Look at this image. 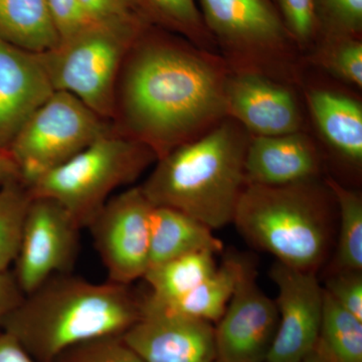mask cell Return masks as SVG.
<instances>
[{
	"instance_id": "obj_1",
	"label": "cell",
	"mask_w": 362,
	"mask_h": 362,
	"mask_svg": "<svg viewBox=\"0 0 362 362\" xmlns=\"http://www.w3.org/2000/svg\"><path fill=\"white\" fill-rule=\"evenodd\" d=\"M230 73L220 54L147 25L119 71L112 126L161 158L226 118Z\"/></svg>"
},
{
	"instance_id": "obj_2",
	"label": "cell",
	"mask_w": 362,
	"mask_h": 362,
	"mask_svg": "<svg viewBox=\"0 0 362 362\" xmlns=\"http://www.w3.org/2000/svg\"><path fill=\"white\" fill-rule=\"evenodd\" d=\"M143 298L130 285L93 283L59 274L23 295L4 320L13 335L37 362H52L76 345L122 337L142 316Z\"/></svg>"
},
{
	"instance_id": "obj_3",
	"label": "cell",
	"mask_w": 362,
	"mask_h": 362,
	"mask_svg": "<svg viewBox=\"0 0 362 362\" xmlns=\"http://www.w3.org/2000/svg\"><path fill=\"white\" fill-rule=\"evenodd\" d=\"M251 135L233 119L157 159L142 183L154 206L177 209L218 230L233 223L247 187L245 160Z\"/></svg>"
},
{
	"instance_id": "obj_4",
	"label": "cell",
	"mask_w": 362,
	"mask_h": 362,
	"mask_svg": "<svg viewBox=\"0 0 362 362\" xmlns=\"http://www.w3.org/2000/svg\"><path fill=\"white\" fill-rule=\"evenodd\" d=\"M331 197L321 180L283 187L247 185L233 223L247 244L279 263L318 272L331 245Z\"/></svg>"
},
{
	"instance_id": "obj_5",
	"label": "cell",
	"mask_w": 362,
	"mask_h": 362,
	"mask_svg": "<svg viewBox=\"0 0 362 362\" xmlns=\"http://www.w3.org/2000/svg\"><path fill=\"white\" fill-rule=\"evenodd\" d=\"M218 54L233 73L259 74L301 86L303 54L274 0H199Z\"/></svg>"
},
{
	"instance_id": "obj_6",
	"label": "cell",
	"mask_w": 362,
	"mask_h": 362,
	"mask_svg": "<svg viewBox=\"0 0 362 362\" xmlns=\"http://www.w3.org/2000/svg\"><path fill=\"white\" fill-rule=\"evenodd\" d=\"M156 160L146 145L112 128L28 188L33 197L58 202L81 228H87L117 190L134 183Z\"/></svg>"
},
{
	"instance_id": "obj_7",
	"label": "cell",
	"mask_w": 362,
	"mask_h": 362,
	"mask_svg": "<svg viewBox=\"0 0 362 362\" xmlns=\"http://www.w3.org/2000/svg\"><path fill=\"white\" fill-rule=\"evenodd\" d=\"M147 25L90 23L56 49L40 54L54 90L77 98L112 123L119 71L128 49Z\"/></svg>"
},
{
	"instance_id": "obj_8",
	"label": "cell",
	"mask_w": 362,
	"mask_h": 362,
	"mask_svg": "<svg viewBox=\"0 0 362 362\" xmlns=\"http://www.w3.org/2000/svg\"><path fill=\"white\" fill-rule=\"evenodd\" d=\"M104 120L77 98L54 92L18 131L7 151L21 181H33L80 153L112 130Z\"/></svg>"
},
{
	"instance_id": "obj_9",
	"label": "cell",
	"mask_w": 362,
	"mask_h": 362,
	"mask_svg": "<svg viewBox=\"0 0 362 362\" xmlns=\"http://www.w3.org/2000/svg\"><path fill=\"white\" fill-rule=\"evenodd\" d=\"M152 209L137 185L114 194L87 226L111 282L131 285L148 270Z\"/></svg>"
},
{
	"instance_id": "obj_10",
	"label": "cell",
	"mask_w": 362,
	"mask_h": 362,
	"mask_svg": "<svg viewBox=\"0 0 362 362\" xmlns=\"http://www.w3.org/2000/svg\"><path fill=\"white\" fill-rule=\"evenodd\" d=\"M252 259L240 256L235 290L214 328L216 361L266 362L278 327L275 301L259 288Z\"/></svg>"
},
{
	"instance_id": "obj_11",
	"label": "cell",
	"mask_w": 362,
	"mask_h": 362,
	"mask_svg": "<svg viewBox=\"0 0 362 362\" xmlns=\"http://www.w3.org/2000/svg\"><path fill=\"white\" fill-rule=\"evenodd\" d=\"M80 226L58 202L33 197L13 272L23 295L49 279L71 273L77 259Z\"/></svg>"
},
{
	"instance_id": "obj_12",
	"label": "cell",
	"mask_w": 362,
	"mask_h": 362,
	"mask_svg": "<svg viewBox=\"0 0 362 362\" xmlns=\"http://www.w3.org/2000/svg\"><path fill=\"white\" fill-rule=\"evenodd\" d=\"M270 277L277 286V331L266 362H300L316 349L322 324L324 289L317 272L276 262Z\"/></svg>"
},
{
	"instance_id": "obj_13",
	"label": "cell",
	"mask_w": 362,
	"mask_h": 362,
	"mask_svg": "<svg viewBox=\"0 0 362 362\" xmlns=\"http://www.w3.org/2000/svg\"><path fill=\"white\" fill-rule=\"evenodd\" d=\"M226 117L251 136L305 131V118L294 87L252 73H233L226 85Z\"/></svg>"
},
{
	"instance_id": "obj_14",
	"label": "cell",
	"mask_w": 362,
	"mask_h": 362,
	"mask_svg": "<svg viewBox=\"0 0 362 362\" xmlns=\"http://www.w3.org/2000/svg\"><path fill=\"white\" fill-rule=\"evenodd\" d=\"M144 362H216L213 324L157 310L143 302L142 316L122 335Z\"/></svg>"
},
{
	"instance_id": "obj_15",
	"label": "cell",
	"mask_w": 362,
	"mask_h": 362,
	"mask_svg": "<svg viewBox=\"0 0 362 362\" xmlns=\"http://www.w3.org/2000/svg\"><path fill=\"white\" fill-rule=\"evenodd\" d=\"M54 92L39 54L0 40V148Z\"/></svg>"
},
{
	"instance_id": "obj_16",
	"label": "cell",
	"mask_w": 362,
	"mask_h": 362,
	"mask_svg": "<svg viewBox=\"0 0 362 362\" xmlns=\"http://www.w3.org/2000/svg\"><path fill=\"white\" fill-rule=\"evenodd\" d=\"M322 156L306 131L251 136L245 173L247 185L283 187L321 180Z\"/></svg>"
},
{
	"instance_id": "obj_17",
	"label": "cell",
	"mask_w": 362,
	"mask_h": 362,
	"mask_svg": "<svg viewBox=\"0 0 362 362\" xmlns=\"http://www.w3.org/2000/svg\"><path fill=\"white\" fill-rule=\"evenodd\" d=\"M309 115L321 139L350 168L362 165V104L356 97L334 88L304 86Z\"/></svg>"
},
{
	"instance_id": "obj_18",
	"label": "cell",
	"mask_w": 362,
	"mask_h": 362,
	"mask_svg": "<svg viewBox=\"0 0 362 362\" xmlns=\"http://www.w3.org/2000/svg\"><path fill=\"white\" fill-rule=\"evenodd\" d=\"M213 232L182 211L153 206L150 216L149 268L190 252L218 254L223 244Z\"/></svg>"
},
{
	"instance_id": "obj_19",
	"label": "cell",
	"mask_w": 362,
	"mask_h": 362,
	"mask_svg": "<svg viewBox=\"0 0 362 362\" xmlns=\"http://www.w3.org/2000/svg\"><path fill=\"white\" fill-rule=\"evenodd\" d=\"M0 40L37 54L61 42L45 0H0Z\"/></svg>"
},
{
	"instance_id": "obj_20",
	"label": "cell",
	"mask_w": 362,
	"mask_h": 362,
	"mask_svg": "<svg viewBox=\"0 0 362 362\" xmlns=\"http://www.w3.org/2000/svg\"><path fill=\"white\" fill-rule=\"evenodd\" d=\"M238 267L239 255L228 254L211 276L180 299L168 304L156 305L144 297L143 302L146 306L166 313L218 323L235 290Z\"/></svg>"
},
{
	"instance_id": "obj_21",
	"label": "cell",
	"mask_w": 362,
	"mask_h": 362,
	"mask_svg": "<svg viewBox=\"0 0 362 362\" xmlns=\"http://www.w3.org/2000/svg\"><path fill=\"white\" fill-rule=\"evenodd\" d=\"M214 256L209 251L190 252L150 267L143 277L151 290L145 298L164 305L185 296L216 270Z\"/></svg>"
},
{
	"instance_id": "obj_22",
	"label": "cell",
	"mask_w": 362,
	"mask_h": 362,
	"mask_svg": "<svg viewBox=\"0 0 362 362\" xmlns=\"http://www.w3.org/2000/svg\"><path fill=\"white\" fill-rule=\"evenodd\" d=\"M147 23L218 54L195 0H135Z\"/></svg>"
},
{
	"instance_id": "obj_23",
	"label": "cell",
	"mask_w": 362,
	"mask_h": 362,
	"mask_svg": "<svg viewBox=\"0 0 362 362\" xmlns=\"http://www.w3.org/2000/svg\"><path fill=\"white\" fill-rule=\"evenodd\" d=\"M324 182L329 188L339 214L337 252L331 272L362 271L361 194L342 185L332 176Z\"/></svg>"
},
{
	"instance_id": "obj_24",
	"label": "cell",
	"mask_w": 362,
	"mask_h": 362,
	"mask_svg": "<svg viewBox=\"0 0 362 362\" xmlns=\"http://www.w3.org/2000/svg\"><path fill=\"white\" fill-rule=\"evenodd\" d=\"M318 343L331 362H362V321L344 310L325 290Z\"/></svg>"
},
{
	"instance_id": "obj_25",
	"label": "cell",
	"mask_w": 362,
	"mask_h": 362,
	"mask_svg": "<svg viewBox=\"0 0 362 362\" xmlns=\"http://www.w3.org/2000/svg\"><path fill=\"white\" fill-rule=\"evenodd\" d=\"M361 37H321L306 59L344 84L362 88Z\"/></svg>"
},
{
	"instance_id": "obj_26",
	"label": "cell",
	"mask_w": 362,
	"mask_h": 362,
	"mask_svg": "<svg viewBox=\"0 0 362 362\" xmlns=\"http://www.w3.org/2000/svg\"><path fill=\"white\" fill-rule=\"evenodd\" d=\"M32 199L21 181L0 187V272L11 271L16 262Z\"/></svg>"
},
{
	"instance_id": "obj_27",
	"label": "cell",
	"mask_w": 362,
	"mask_h": 362,
	"mask_svg": "<svg viewBox=\"0 0 362 362\" xmlns=\"http://www.w3.org/2000/svg\"><path fill=\"white\" fill-rule=\"evenodd\" d=\"M283 23L302 54H308L320 39L317 0H274Z\"/></svg>"
},
{
	"instance_id": "obj_28",
	"label": "cell",
	"mask_w": 362,
	"mask_h": 362,
	"mask_svg": "<svg viewBox=\"0 0 362 362\" xmlns=\"http://www.w3.org/2000/svg\"><path fill=\"white\" fill-rule=\"evenodd\" d=\"M321 37H362V0H317Z\"/></svg>"
},
{
	"instance_id": "obj_29",
	"label": "cell",
	"mask_w": 362,
	"mask_h": 362,
	"mask_svg": "<svg viewBox=\"0 0 362 362\" xmlns=\"http://www.w3.org/2000/svg\"><path fill=\"white\" fill-rule=\"evenodd\" d=\"M52 362H144L121 337L98 338L71 347Z\"/></svg>"
},
{
	"instance_id": "obj_30",
	"label": "cell",
	"mask_w": 362,
	"mask_h": 362,
	"mask_svg": "<svg viewBox=\"0 0 362 362\" xmlns=\"http://www.w3.org/2000/svg\"><path fill=\"white\" fill-rule=\"evenodd\" d=\"M90 23L112 26L150 25L143 18L135 0H80Z\"/></svg>"
},
{
	"instance_id": "obj_31",
	"label": "cell",
	"mask_w": 362,
	"mask_h": 362,
	"mask_svg": "<svg viewBox=\"0 0 362 362\" xmlns=\"http://www.w3.org/2000/svg\"><path fill=\"white\" fill-rule=\"evenodd\" d=\"M323 289L344 310L362 321V271L331 272Z\"/></svg>"
},
{
	"instance_id": "obj_32",
	"label": "cell",
	"mask_w": 362,
	"mask_h": 362,
	"mask_svg": "<svg viewBox=\"0 0 362 362\" xmlns=\"http://www.w3.org/2000/svg\"><path fill=\"white\" fill-rule=\"evenodd\" d=\"M45 1L61 42L71 39L90 25L83 11L80 0H45Z\"/></svg>"
},
{
	"instance_id": "obj_33",
	"label": "cell",
	"mask_w": 362,
	"mask_h": 362,
	"mask_svg": "<svg viewBox=\"0 0 362 362\" xmlns=\"http://www.w3.org/2000/svg\"><path fill=\"white\" fill-rule=\"evenodd\" d=\"M23 297V293L13 272H0V330L6 317L18 306Z\"/></svg>"
},
{
	"instance_id": "obj_34",
	"label": "cell",
	"mask_w": 362,
	"mask_h": 362,
	"mask_svg": "<svg viewBox=\"0 0 362 362\" xmlns=\"http://www.w3.org/2000/svg\"><path fill=\"white\" fill-rule=\"evenodd\" d=\"M0 362H37L13 335L0 330Z\"/></svg>"
},
{
	"instance_id": "obj_35",
	"label": "cell",
	"mask_w": 362,
	"mask_h": 362,
	"mask_svg": "<svg viewBox=\"0 0 362 362\" xmlns=\"http://www.w3.org/2000/svg\"><path fill=\"white\" fill-rule=\"evenodd\" d=\"M16 181H21L18 169L9 152L6 149L0 148V187Z\"/></svg>"
},
{
	"instance_id": "obj_36",
	"label": "cell",
	"mask_w": 362,
	"mask_h": 362,
	"mask_svg": "<svg viewBox=\"0 0 362 362\" xmlns=\"http://www.w3.org/2000/svg\"><path fill=\"white\" fill-rule=\"evenodd\" d=\"M300 362H331L328 358L327 354H325L320 344H317L316 349L310 352L306 357H304Z\"/></svg>"
},
{
	"instance_id": "obj_37",
	"label": "cell",
	"mask_w": 362,
	"mask_h": 362,
	"mask_svg": "<svg viewBox=\"0 0 362 362\" xmlns=\"http://www.w3.org/2000/svg\"><path fill=\"white\" fill-rule=\"evenodd\" d=\"M216 362H218V361H216Z\"/></svg>"
}]
</instances>
